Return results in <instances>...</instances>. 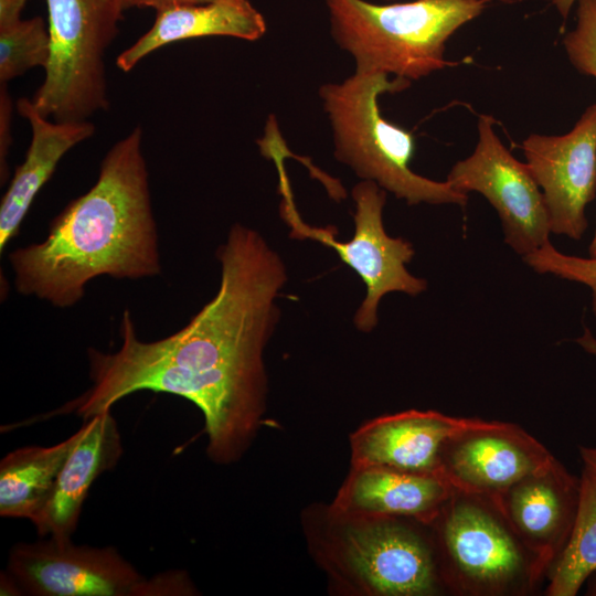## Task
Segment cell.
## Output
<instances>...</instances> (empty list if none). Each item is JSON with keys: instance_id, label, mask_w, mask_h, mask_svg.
<instances>
[{"instance_id": "cell-10", "label": "cell", "mask_w": 596, "mask_h": 596, "mask_svg": "<svg viewBox=\"0 0 596 596\" xmlns=\"http://www.w3.org/2000/svg\"><path fill=\"white\" fill-rule=\"evenodd\" d=\"M8 573L33 596H147L145 578L113 546L47 540L14 545Z\"/></svg>"}, {"instance_id": "cell-3", "label": "cell", "mask_w": 596, "mask_h": 596, "mask_svg": "<svg viewBox=\"0 0 596 596\" xmlns=\"http://www.w3.org/2000/svg\"><path fill=\"white\" fill-rule=\"evenodd\" d=\"M301 528L307 550L333 593L449 595L430 524L349 514L317 502L301 512Z\"/></svg>"}, {"instance_id": "cell-23", "label": "cell", "mask_w": 596, "mask_h": 596, "mask_svg": "<svg viewBox=\"0 0 596 596\" xmlns=\"http://www.w3.org/2000/svg\"><path fill=\"white\" fill-rule=\"evenodd\" d=\"M575 28L563 39L571 64L596 79V0H578Z\"/></svg>"}, {"instance_id": "cell-11", "label": "cell", "mask_w": 596, "mask_h": 596, "mask_svg": "<svg viewBox=\"0 0 596 596\" xmlns=\"http://www.w3.org/2000/svg\"><path fill=\"white\" fill-rule=\"evenodd\" d=\"M522 150L547 207L551 232L579 240L596 195V103L563 135L532 134Z\"/></svg>"}, {"instance_id": "cell-24", "label": "cell", "mask_w": 596, "mask_h": 596, "mask_svg": "<svg viewBox=\"0 0 596 596\" xmlns=\"http://www.w3.org/2000/svg\"><path fill=\"white\" fill-rule=\"evenodd\" d=\"M13 103L7 89V83H0V180L1 184L8 180V155L12 143L11 123Z\"/></svg>"}, {"instance_id": "cell-9", "label": "cell", "mask_w": 596, "mask_h": 596, "mask_svg": "<svg viewBox=\"0 0 596 596\" xmlns=\"http://www.w3.org/2000/svg\"><path fill=\"white\" fill-rule=\"evenodd\" d=\"M494 123L489 115L479 117L472 153L453 166L446 181L459 192L483 195L499 215L504 242L524 257L550 241V216L529 167L503 145Z\"/></svg>"}, {"instance_id": "cell-25", "label": "cell", "mask_w": 596, "mask_h": 596, "mask_svg": "<svg viewBox=\"0 0 596 596\" xmlns=\"http://www.w3.org/2000/svg\"><path fill=\"white\" fill-rule=\"evenodd\" d=\"M189 577L181 572L158 574L148 579L147 596L149 595H192L195 594Z\"/></svg>"}, {"instance_id": "cell-16", "label": "cell", "mask_w": 596, "mask_h": 596, "mask_svg": "<svg viewBox=\"0 0 596 596\" xmlns=\"http://www.w3.org/2000/svg\"><path fill=\"white\" fill-rule=\"evenodd\" d=\"M453 491L436 473L350 467L330 504L349 514L408 518L430 524Z\"/></svg>"}, {"instance_id": "cell-2", "label": "cell", "mask_w": 596, "mask_h": 596, "mask_svg": "<svg viewBox=\"0 0 596 596\" xmlns=\"http://www.w3.org/2000/svg\"><path fill=\"white\" fill-rule=\"evenodd\" d=\"M137 126L104 156L95 184L50 223L46 237L11 252L19 294L70 308L96 277L161 273L149 174Z\"/></svg>"}, {"instance_id": "cell-19", "label": "cell", "mask_w": 596, "mask_h": 596, "mask_svg": "<svg viewBox=\"0 0 596 596\" xmlns=\"http://www.w3.org/2000/svg\"><path fill=\"white\" fill-rule=\"evenodd\" d=\"M77 432L50 447L15 449L0 462V515L32 520L46 504Z\"/></svg>"}, {"instance_id": "cell-28", "label": "cell", "mask_w": 596, "mask_h": 596, "mask_svg": "<svg viewBox=\"0 0 596 596\" xmlns=\"http://www.w3.org/2000/svg\"><path fill=\"white\" fill-rule=\"evenodd\" d=\"M579 456L583 466L588 468L594 475H596V447H579Z\"/></svg>"}, {"instance_id": "cell-17", "label": "cell", "mask_w": 596, "mask_h": 596, "mask_svg": "<svg viewBox=\"0 0 596 596\" xmlns=\"http://www.w3.org/2000/svg\"><path fill=\"white\" fill-rule=\"evenodd\" d=\"M17 109L31 127V142L23 162L15 168L0 205V252L14 238L35 195L51 179L61 159L91 138L95 126L86 121L61 123L40 115L31 99L20 98Z\"/></svg>"}, {"instance_id": "cell-8", "label": "cell", "mask_w": 596, "mask_h": 596, "mask_svg": "<svg viewBox=\"0 0 596 596\" xmlns=\"http://www.w3.org/2000/svg\"><path fill=\"white\" fill-rule=\"evenodd\" d=\"M274 160L283 195L280 213L290 225V237L315 240L333 248L365 284V298L354 315V324L359 330L370 332L376 327L377 308L384 295L400 291L417 296L426 290L427 281L415 277L406 268L415 254L413 245L403 237H391L384 230V189L371 180H362L354 185V234L350 241L340 242L332 226L312 227L301 220L294 203L284 162L278 157Z\"/></svg>"}, {"instance_id": "cell-15", "label": "cell", "mask_w": 596, "mask_h": 596, "mask_svg": "<svg viewBox=\"0 0 596 596\" xmlns=\"http://www.w3.org/2000/svg\"><path fill=\"white\" fill-rule=\"evenodd\" d=\"M121 436L110 409L85 421L43 509L31 520L41 536L71 540L96 478L116 466Z\"/></svg>"}, {"instance_id": "cell-13", "label": "cell", "mask_w": 596, "mask_h": 596, "mask_svg": "<svg viewBox=\"0 0 596 596\" xmlns=\"http://www.w3.org/2000/svg\"><path fill=\"white\" fill-rule=\"evenodd\" d=\"M581 479L555 457L493 499L521 541L546 565L563 550L577 514Z\"/></svg>"}, {"instance_id": "cell-32", "label": "cell", "mask_w": 596, "mask_h": 596, "mask_svg": "<svg viewBox=\"0 0 596 596\" xmlns=\"http://www.w3.org/2000/svg\"><path fill=\"white\" fill-rule=\"evenodd\" d=\"M587 596H596V572L589 576L586 582V592Z\"/></svg>"}, {"instance_id": "cell-5", "label": "cell", "mask_w": 596, "mask_h": 596, "mask_svg": "<svg viewBox=\"0 0 596 596\" xmlns=\"http://www.w3.org/2000/svg\"><path fill=\"white\" fill-rule=\"evenodd\" d=\"M330 33L355 62V70L418 79L446 66L449 38L483 11L487 0H413L375 4L323 0Z\"/></svg>"}, {"instance_id": "cell-30", "label": "cell", "mask_w": 596, "mask_h": 596, "mask_svg": "<svg viewBox=\"0 0 596 596\" xmlns=\"http://www.w3.org/2000/svg\"><path fill=\"white\" fill-rule=\"evenodd\" d=\"M21 592L18 583L14 578L7 572L1 575V595H19Z\"/></svg>"}, {"instance_id": "cell-20", "label": "cell", "mask_w": 596, "mask_h": 596, "mask_svg": "<svg viewBox=\"0 0 596 596\" xmlns=\"http://www.w3.org/2000/svg\"><path fill=\"white\" fill-rule=\"evenodd\" d=\"M571 534L545 574L546 596H576L596 572V475L583 466Z\"/></svg>"}, {"instance_id": "cell-12", "label": "cell", "mask_w": 596, "mask_h": 596, "mask_svg": "<svg viewBox=\"0 0 596 596\" xmlns=\"http://www.w3.org/2000/svg\"><path fill=\"white\" fill-rule=\"evenodd\" d=\"M553 458L519 425L471 417L445 441L440 475L456 490L496 499Z\"/></svg>"}, {"instance_id": "cell-31", "label": "cell", "mask_w": 596, "mask_h": 596, "mask_svg": "<svg viewBox=\"0 0 596 596\" xmlns=\"http://www.w3.org/2000/svg\"><path fill=\"white\" fill-rule=\"evenodd\" d=\"M578 0H552V3L553 6L556 8V10L558 11V13L563 17V18H566L573 6L577 2Z\"/></svg>"}, {"instance_id": "cell-18", "label": "cell", "mask_w": 596, "mask_h": 596, "mask_svg": "<svg viewBox=\"0 0 596 596\" xmlns=\"http://www.w3.org/2000/svg\"><path fill=\"white\" fill-rule=\"evenodd\" d=\"M152 26L116 58L124 72L151 52L173 42L223 35L256 41L266 32L263 14L248 0L174 6L156 10Z\"/></svg>"}, {"instance_id": "cell-27", "label": "cell", "mask_w": 596, "mask_h": 596, "mask_svg": "<svg viewBox=\"0 0 596 596\" xmlns=\"http://www.w3.org/2000/svg\"><path fill=\"white\" fill-rule=\"evenodd\" d=\"M223 0H129L128 6L131 7H147L155 10L174 7V6H188V4H209Z\"/></svg>"}, {"instance_id": "cell-34", "label": "cell", "mask_w": 596, "mask_h": 596, "mask_svg": "<svg viewBox=\"0 0 596 596\" xmlns=\"http://www.w3.org/2000/svg\"><path fill=\"white\" fill-rule=\"evenodd\" d=\"M487 1H488V0H487ZM497 1H500V2H503V3L510 4V3H514V2H517V1H519V0H497Z\"/></svg>"}, {"instance_id": "cell-29", "label": "cell", "mask_w": 596, "mask_h": 596, "mask_svg": "<svg viewBox=\"0 0 596 596\" xmlns=\"http://www.w3.org/2000/svg\"><path fill=\"white\" fill-rule=\"evenodd\" d=\"M576 342L587 353L596 358V338L588 328L584 329L583 334L576 339Z\"/></svg>"}, {"instance_id": "cell-35", "label": "cell", "mask_w": 596, "mask_h": 596, "mask_svg": "<svg viewBox=\"0 0 596 596\" xmlns=\"http://www.w3.org/2000/svg\"><path fill=\"white\" fill-rule=\"evenodd\" d=\"M128 1H129V0H127V6H128ZM128 8H129V6H128Z\"/></svg>"}, {"instance_id": "cell-33", "label": "cell", "mask_w": 596, "mask_h": 596, "mask_svg": "<svg viewBox=\"0 0 596 596\" xmlns=\"http://www.w3.org/2000/svg\"><path fill=\"white\" fill-rule=\"evenodd\" d=\"M588 252H589V257L596 258V228H595L593 240H592V242L589 244Z\"/></svg>"}, {"instance_id": "cell-7", "label": "cell", "mask_w": 596, "mask_h": 596, "mask_svg": "<svg viewBox=\"0 0 596 596\" xmlns=\"http://www.w3.org/2000/svg\"><path fill=\"white\" fill-rule=\"evenodd\" d=\"M51 53L31 98L43 117L86 121L108 108L105 53L127 0H46Z\"/></svg>"}, {"instance_id": "cell-4", "label": "cell", "mask_w": 596, "mask_h": 596, "mask_svg": "<svg viewBox=\"0 0 596 596\" xmlns=\"http://www.w3.org/2000/svg\"><path fill=\"white\" fill-rule=\"evenodd\" d=\"M411 81L381 71H359L340 83L322 84L318 95L328 116L334 157L362 180H371L407 204L466 205L468 194L415 173L409 162L415 138L381 114L379 97L398 93Z\"/></svg>"}, {"instance_id": "cell-21", "label": "cell", "mask_w": 596, "mask_h": 596, "mask_svg": "<svg viewBox=\"0 0 596 596\" xmlns=\"http://www.w3.org/2000/svg\"><path fill=\"white\" fill-rule=\"evenodd\" d=\"M51 53L49 29L41 17L20 20L0 29V83L30 68L46 67Z\"/></svg>"}, {"instance_id": "cell-26", "label": "cell", "mask_w": 596, "mask_h": 596, "mask_svg": "<svg viewBox=\"0 0 596 596\" xmlns=\"http://www.w3.org/2000/svg\"><path fill=\"white\" fill-rule=\"evenodd\" d=\"M28 0H0V29L10 26L21 20Z\"/></svg>"}, {"instance_id": "cell-6", "label": "cell", "mask_w": 596, "mask_h": 596, "mask_svg": "<svg viewBox=\"0 0 596 596\" xmlns=\"http://www.w3.org/2000/svg\"><path fill=\"white\" fill-rule=\"evenodd\" d=\"M430 526L449 595L529 596L545 582L546 565L491 498L454 489Z\"/></svg>"}, {"instance_id": "cell-22", "label": "cell", "mask_w": 596, "mask_h": 596, "mask_svg": "<svg viewBox=\"0 0 596 596\" xmlns=\"http://www.w3.org/2000/svg\"><path fill=\"white\" fill-rule=\"evenodd\" d=\"M523 260L539 274H552L587 286L592 291V310L596 317V258L563 254L549 241L524 256Z\"/></svg>"}, {"instance_id": "cell-14", "label": "cell", "mask_w": 596, "mask_h": 596, "mask_svg": "<svg viewBox=\"0 0 596 596\" xmlns=\"http://www.w3.org/2000/svg\"><path fill=\"white\" fill-rule=\"evenodd\" d=\"M470 418L432 409H408L372 418L349 437L350 467L440 475L445 441Z\"/></svg>"}, {"instance_id": "cell-1", "label": "cell", "mask_w": 596, "mask_h": 596, "mask_svg": "<svg viewBox=\"0 0 596 596\" xmlns=\"http://www.w3.org/2000/svg\"><path fill=\"white\" fill-rule=\"evenodd\" d=\"M216 256L217 292L177 332L142 341L130 311L123 312L120 348L87 350L92 386L64 413L86 421L135 392L169 393L201 411L212 461L230 465L244 456L266 412L264 350L279 319L276 299L287 273L265 238L240 223Z\"/></svg>"}]
</instances>
